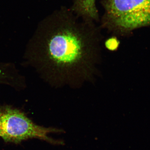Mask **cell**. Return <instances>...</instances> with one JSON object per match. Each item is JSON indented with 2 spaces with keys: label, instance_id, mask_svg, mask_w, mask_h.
Returning a JSON list of instances; mask_svg holds the SVG:
<instances>
[{
  "label": "cell",
  "instance_id": "obj_1",
  "mask_svg": "<svg viewBox=\"0 0 150 150\" xmlns=\"http://www.w3.org/2000/svg\"><path fill=\"white\" fill-rule=\"evenodd\" d=\"M100 55L97 47L84 35L65 28L30 46L25 58L51 85L74 88L93 80Z\"/></svg>",
  "mask_w": 150,
  "mask_h": 150
},
{
  "label": "cell",
  "instance_id": "obj_2",
  "mask_svg": "<svg viewBox=\"0 0 150 150\" xmlns=\"http://www.w3.org/2000/svg\"><path fill=\"white\" fill-rule=\"evenodd\" d=\"M52 128L36 125L23 112L8 105L0 107V137L6 142L18 143L32 138L54 144L61 142L49 138L51 133L61 132Z\"/></svg>",
  "mask_w": 150,
  "mask_h": 150
},
{
  "label": "cell",
  "instance_id": "obj_3",
  "mask_svg": "<svg viewBox=\"0 0 150 150\" xmlns=\"http://www.w3.org/2000/svg\"><path fill=\"white\" fill-rule=\"evenodd\" d=\"M106 8L112 21L123 30L150 25V0H108Z\"/></svg>",
  "mask_w": 150,
  "mask_h": 150
},
{
  "label": "cell",
  "instance_id": "obj_4",
  "mask_svg": "<svg viewBox=\"0 0 150 150\" xmlns=\"http://www.w3.org/2000/svg\"><path fill=\"white\" fill-rule=\"evenodd\" d=\"M23 76L13 64L0 63V84L18 88L22 83Z\"/></svg>",
  "mask_w": 150,
  "mask_h": 150
},
{
  "label": "cell",
  "instance_id": "obj_5",
  "mask_svg": "<svg viewBox=\"0 0 150 150\" xmlns=\"http://www.w3.org/2000/svg\"><path fill=\"white\" fill-rule=\"evenodd\" d=\"M81 6L83 11L89 16L94 18L97 17V11L96 6V0H80Z\"/></svg>",
  "mask_w": 150,
  "mask_h": 150
},
{
  "label": "cell",
  "instance_id": "obj_6",
  "mask_svg": "<svg viewBox=\"0 0 150 150\" xmlns=\"http://www.w3.org/2000/svg\"><path fill=\"white\" fill-rule=\"evenodd\" d=\"M119 45V41L115 38L108 39L105 43V46L107 50L112 52L117 51Z\"/></svg>",
  "mask_w": 150,
  "mask_h": 150
}]
</instances>
